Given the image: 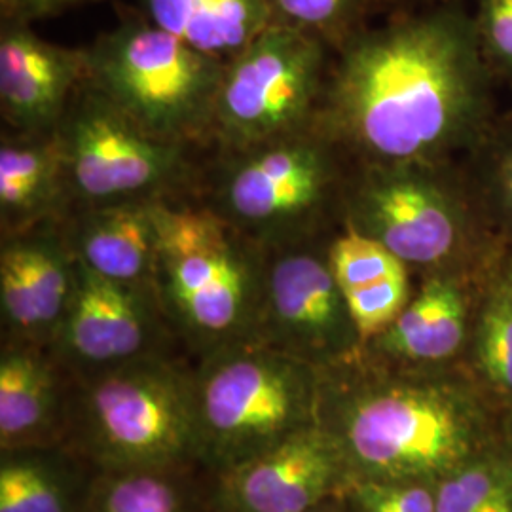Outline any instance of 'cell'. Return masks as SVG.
Returning a JSON list of instances; mask_svg holds the SVG:
<instances>
[{
	"mask_svg": "<svg viewBox=\"0 0 512 512\" xmlns=\"http://www.w3.org/2000/svg\"><path fill=\"white\" fill-rule=\"evenodd\" d=\"M482 59L458 8L361 29L338 48L311 129L363 165H435L480 118Z\"/></svg>",
	"mask_w": 512,
	"mask_h": 512,
	"instance_id": "cell-1",
	"label": "cell"
},
{
	"mask_svg": "<svg viewBox=\"0 0 512 512\" xmlns=\"http://www.w3.org/2000/svg\"><path fill=\"white\" fill-rule=\"evenodd\" d=\"M266 251L209 205H160L154 291L192 338H255Z\"/></svg>",
	"mask_w": 512,
	"mask_h": 512,
	"instance_id": "cell-2",
	"label": "cell"
},
{
	"mask_svg": "<svg viewBox=\"0 0 512 512\" xmlns=\"http://www.w3.org/2000/svg\"><path fill=\"white\" fill-rule=\"evenodd\" d=\"M86 54L88 84L148 133L186 147L213 137L226 61L135 14L101 33Z\"/></svg>",
	"mask_w": 512,
	"mask_h": 512,
	"instance_id": "cell-3",
	"label": "cell"
},
{
	"mask_svg": "<svg viewBox=\"0 0 512 512\" xmlns=\"http://www.w3.org/2000/svg\"><path fill=\"white\" fill-rule=\"evenodd\" d=\"M336 152L315 129L226 150L209 207L264 251L308 241L338 184Z\"/></svg>",
	"mask_w": 512,
	"mask_h": 512,
	"instance_id": "cell-4",
	"label": "cell"
},
{
	"mask_svg": "<svg viewBox=\"0 0 512 512\" xmlns=\"http://www.w3.org/2000/svg\"><path fill=\"white\" fill-rule=\"evenodd\" d=\"M311 365L241 340L213 349L194 393L198 433L232 465L308 427Z\"/></svg>",
	"mask_w": 512,
	"mask_h": 512,
	"instance_id": "cell-5",
	"label": "cell"
},
{
	"mask_svg": "<svg viewBox=\"0 0 512 512\" xmlns=\"http://www.w3.org/2000/svg\"><path fill=\"white\" fill-rule=\"evenodd\" d=\"M55 135L78 209L169 202L192 179L186 145L148 133L88 80L74 93Z\"/></svg>",
	"mask_w": 512,
	"mask_h": 512,
	"instance_id": "cell-6",
	"label": "cell"
},
{
	"mask_svg": "<svg viewBox=\"0 0 512 512\" xmlns=\"http://www.w3.org/2000/svg\"><path fill=\"white\" fill-rule=\"evenodd\" d=\"M329 44L272 23L232 61L220 82L213 139L243 150L313 128L327 86Z\"/></svg>",
	"mask_w": 512,
	"mask_h": 512,
	"instance_id": "cell-7",
	"label": "cell"
},
{
	"mask_svg": "<svg viewBox=\"0 0 512 512\" xmlns=\"http://www.w3.org/2000/svg\"><path fill=\"white\" fill-rule=\"evenodd\" d=\"M344 203L349 230L376 239L406 266H442L467 236L463 203L435 165H365Z\"/></svg>",
	"mask_w": 512,
	"mask_h": 512,
	"instance_id": "cell-8",
	"label": "cell"
},
{
	"mask_svg": "<svg viewBox=\"0 0 512 512\" xmlns=\"http://www.w3.org/2000/svg\"><path fill=\"white\" fill-rule=\"evenodd\" d=\"M88 403L99 448L124 465L181 458L198 435L194 395L171 366L148 355L107 368Z\"/></svg>",
	"mask_w": 512,
	"mask_h": 512,
	"instance_id": "cell-9",
	"label": "cell"
},
{
	"mask_svg": "<svg viewBox=\"0 0 512 512\" xmlns=\"http://www.w3.org/2000/svg\"><path fill=\"white\" fill-rule=\"evenodd\" d=\"M346 439L353 458L384 480L440 475L469 452L458 408L439 391L416 385L366 393L349 412Z\"/></svg>",
	"mask_w": 512,
	"mask_h": 512,
	"instance_id": "cell-10",
	"label": "cell"
},
{
	"mask_svg": "<svg viewBox=\"0 0 512 512\" xmlns=\"http://www.w3.org/2000/svg\"><path fill=\"white\" fill-rule=\"evenodd\" d=\"M349 336L359 340L327 253L310 239L266 251L255 340L311 365Z\"/></svg>",
	"mask_w": 512,
	"mask_h": 512,
	"instance_id": "cell-11",
	"label": "cell"
},
{
	"mask_svg": "<svg viewBox=\"0 0 512 512\" xmlns=\"http://www.w3.org/2000/svg\"><path fill=\"white\" fill-rule=\"evenodd\" d=\"M63 222L2 238V319L25 340L57 338L73 300L76 256Z\"/></svg>",
	"mask_w": 512,
	"mask_h": 512,
	"instance_id": "cell-12",
	"label": "cell"
},
{
	"mask_svg": "<svg viewBox=\"0 0 512 512\" xmlns=\"http://www.w3.org/2000/svg\"><path fill=\"white\" fill-rule=\"evenodd\" d=\"M88 80L86 48L38 37L29 23L0 25V110L16 133H50Z\"/></svg>",
	"mask_w": 512,
	"mask_h": 512,
	"instance_id": "cell-13",
	"label": "cell"
},
{
	"mask_svg": "<svg viewBox=\"0 0 512 512\" xmlns=\"http://www.w3.org/2000/svg\"><path fill=\"white\" fill-rule=\"evenodd\" d=\"M154 287H137L95 274L76 260V285L57 334L63 349L88 365H124L147 355L154 332Z\"/></svg>",
	"mask_w": 512,
	"mask_h": 512,
	"instance_id": "cell-14",
	"label": "cell"
},
{
	"mask_svg": "<svg viewBox=\"0 0 512 512\" xmlns=\"http://www.w3.org/2000/svg\"><path fill=\"white\" fill-rule=\"evenodd\" d=\"M336 476L334 444L308 425L232 465L226 494L239 512H308L327 497Z\"/></svg>",
	"mask_w": 512,
	"mask_h": 512,
	"instance_id": "cell-15",
	"label": "cell"
},
{
	"mask_svg": "<svg viewBox=\"0 0 512 512\" xmlns=\"http://www.w3.org/2000/svg\"><path fill=\"white\" fill-rule=\"evenodd\" d=\"M167 200L78 209L65 234L80 264L112 281L154 287L160 205Z\"/></svg>",
	"mask_w": 512,
	"mask_h": 512,
	"instance_id": "cell-16",
	"label": "cell"
},
{
	"mask_svg": "<svg viewBox=\"0 0 512 512\" xmlns=\"http://www.w3.org/2000/svg\"><path fill=\"white\" fill-rule=\"evenodd\" d=\"M71 205L55 131H4L0 141L2 238L63 222Z\"/></svg>",
	"mask_w": 512,
	"mask_h": 512,
	"instance_id": "cell-17",
	"label": "cell"
},
{
	"mask_svg": "<svg viewBox=\"0 0 512 512\" xmlns=\"http://www.w3.org/2000/svg\"><path fill=\"white\" fill-rule=\"evenodd\" d=\"M143 16L220 61H232L272 25L266 0H137Z\"/></svg>",
	"mask_w": 512,
	"mask_h": 512,
	"instance_id": "cell-18",
	"label": "cell"
},
{
	"mask_svg": "<svg viewBox=\"0 0 512 512\" xmlns=\"http://www.w3.org/2000/svg\"><path fill=\"white\" fill-rule=\"evenodd\" d=\"M465 300L454 279L433 275L420 294L376 340L385 353L408 361L452 357L465 336Z\"/></svg>",
	"mask_w": 512,
	"mask_h": 512,
	"instance_id": "cell-19",
	"label": "cell"
},
{
	"mask_svg": "<svg viewBox=\"0 0 512 512\" xmlns=\"http://www.w3.org/2000/svg\"><path fill=\"white\" fill-rule=\"evenodd\" d=\"M54 403V378L35 348L6 349L0 359V439L2 446L33 435Z\"/></svg>",
	"mask_w": 512,
	"mask_h": 512,
	"instance_id": "cell-20",
	"label": "cell"
},
{
	"mask_svg": "<svg viewBox=\"0 0 512 512\" xmlns=\"http://www.w3.org/2000/svg\"><path fill=\"white\" fill-rule=\"evenodd\" d=\"M272 23L287 25L340 48L359 33L372 0H266Z\"/></svg>",
	"mask_w": 512,
	"mask_h": 512,
	"instance_id": "cell-21",
	"label": "cell"
},
{
	"mask_svg": "<svg viewBox=\"0 0 512 512\" xmlns=\"http://www.w3.org/2000/svg\"><path fill=\"white\" fill-rule=\"evenodd\" d=\"M0 512H67V497L52 467L33 458L0 467Z\"/></svg>",
	"mask_w": 512,
	"mask_h": 512,
	"instance_id": "cell-22",
	"label": "cell"
},
{
	"mask_svg": "<svg viewBox=\"0 0 512 512\" xmlns=\"http://www.w3.org/2000/svg\"><path fill=\"white\" fill-rule=\"evenodd\" d=\"M95 512H181V499L164 476L135 471L110 482Z\"/></svg>",
	"mask_w": 512,
	"mask_h": 512,
	"instance_id": "cell-23",
	"label": "cell"
},
{
	"mask_svg": "<svg viewBox=\"0 0 512 512\" xmlns=\"http://www.w3.org/2000/svg\"><path fill=\"white\" fill-rule=\"evenodd\" d=\"M478 359L492 382L512 391V289L497 294L484 311Z\"/></svg>",
	"mask_w": 512,
	"mask_h": 512,
	"instance_id": "cell-24",
	"label": "cell"
},
{
	"mask_svg": "<svg viewBox=\"0 0 512 512\" xmlns=\"http://www.w3.org/2000/svg\"><path fill=\"white\" fill-rule=\"evenodd\" d=\"M437 512H512L511 490L484 469L448 478L435 495Z\"/></svg>",
	"mask_w": 512,
	"mask_h": 512,
	"instance_id": "cell-25",
	"label": "cell"
},
{
	"mask_svg": "<svg viewBox=\"0 0 512 512\" xmlns=\"http://www.w3.org/2000/svg\"><path fill=\"white\" fill-rule=\"evenodd\" d=\"M355 503L359 512H437L435 495L399 480L366 482L357 488Z\"/></svg>",
	"mask_w": 512,
	"mask_h": 512,
	"instance_id": "cell-26",
	"label": "cell"
},
{
	"mask_svg": "<svg viewBox=\"0 0 512 512\" xmlns=\"http://www.w3.org/2000/svg\"><path fill=\"white\" fill-rule=\"evenodd\" d=\"M476 33L484 57L512 69V0H478Z\"/></svg>",
	"mask_w": 512,
	"mask_h": 512,
	"instance_id": "cell-27",
	"label": "cell"
},
{
	"mask_svg": "<svg viewBox=\"0 0 512 512\" xmlns=\"http://www.w3.org/2000/svg\"><path fill=\"white\" fill-rule=\"evenodd\" d=\"M95 0H0L2 19H14L23 23H33L38 19L59 16L67 10L90 4Z\"/></svg>",
	"mask_w": 512,
	"mask_h": 512,
	"instance_id": "cell-28",
	"label": "cell"
},
{
	"mask_svg": "<svg viewBox=\"0 0 512 512\" xmlns=\"http://www.w3.org/2000/svg\"><path fill=\"white\" fill-rule=\"evenodd\" d=\"M497 186H499L501 203H503L509 219L512 220V148L503 156V162L499 165Z\"/></svg>",
	"mask_w": 512,
	"mask_h": 512,
	"instance_id": "cell-29",
	"label": "cell"
},
{
	"mask_svg": "<svg viewBox=\"0 0 512 512\" xmlns=\"http://www.w3.org/2000/svg\"><path fill=\"white\" fill-rule=\"evenodd\" d=\"M308 512H325V511H319V507H315V509H311V511Z\"/></svg>",
	"mask_w": 512,
	"mask_h": 512,
	"instance_id": "cell-30",
	"label": "cell"
},
{
	"mask_svg": "<svg viewBox=\"0 0 512 512\" xmlns=\"http://www.w3.org/2000/svg\"><path fill=\"white\" fill-rule=\"evenodd\" d=\"M511 289H512V287H511Z\"/></svg>",
	"mask_w": 512,
	"mask_h": 512,
	"instance_id": "cell-31",
	"label": "cell"
}]
</instances>
